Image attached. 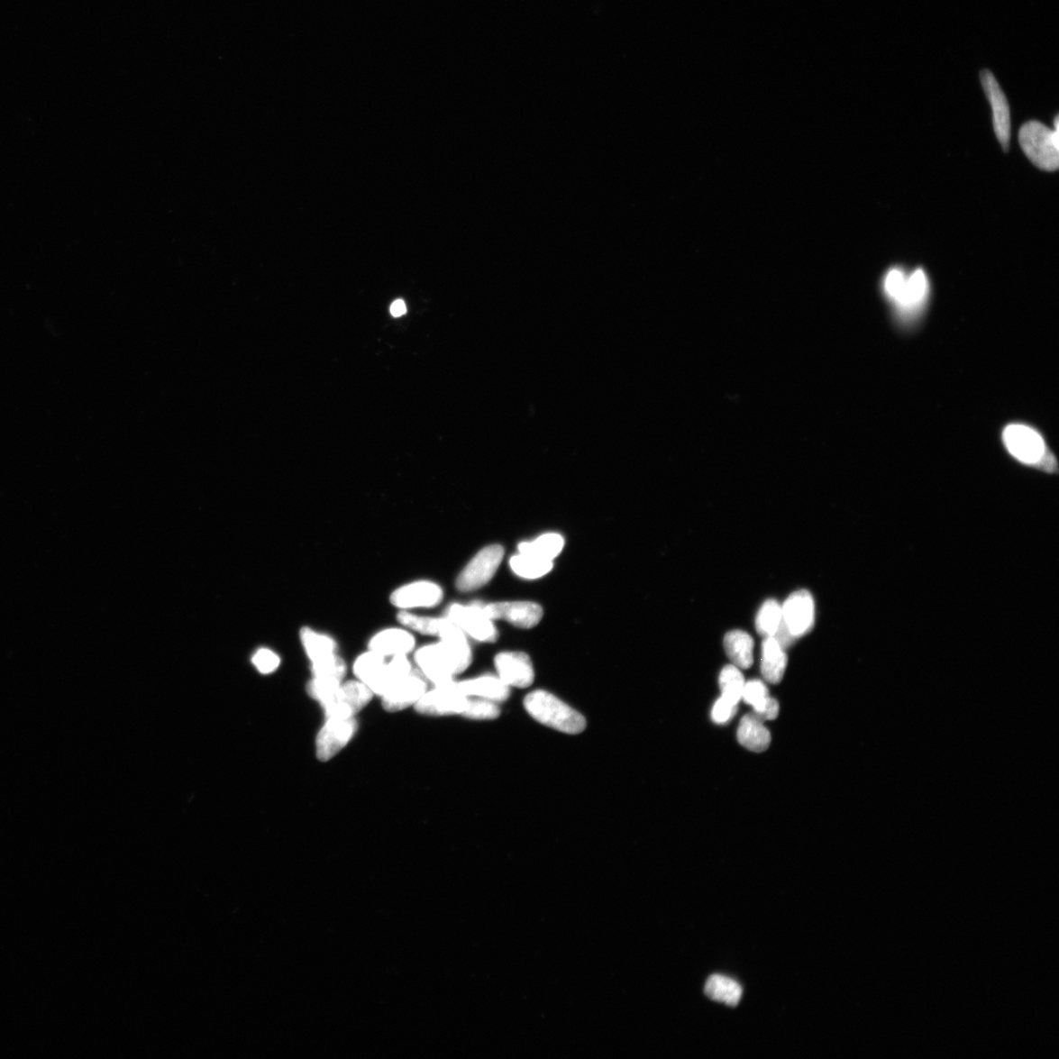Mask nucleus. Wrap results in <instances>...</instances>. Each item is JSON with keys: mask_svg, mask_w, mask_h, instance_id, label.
Listing matches in <instances>:
<instances>
[{"mask_svg": "<svg viewBox=\"0 0 1059 1059\" xmlns=\"http://www.w3.org/2000/svg\"><path fill=\"white\" fill-rule=\"evenodd\" d=\"M771 698L766 685L761 680H751L744 683L742 698L753 708L754 713L760 712Z\"/></svg>", "mask_w": 1059, "mask_h": 1059, "instance_id": "f704fd0d", "label": "nucleus"}, {"mask_svg": "<svg viewBox=\"0 0 1059 1059\" xmlns=\"http://www.w3.org/2000/svg\"><path fill=\"white\" fill-rule=\"evenodd\" d=\"M495 664L498 678L509 688L525 689L534 682V668L526 653H501L496 656Z\"/></svg>", "mask_w": 1059, "mask_h": 1059, "instance_id": "2eb2a0df", "label": "nucleus"}, {"mask_svg": "<svg viewBox=\"0 0 1059 1059\" xmlns=\"http://www.w3.org/2000/svg\"><path fill=\"white\" fill-rule=\"evenodd\" d=\"M373 698L370 687L359 680H349L342 683L336 694L322 708L326 718H351L370 705Z\"/></svg>", "mask_w": 1059, "mask_h": 1059, "instance_id": "0eeeda50", "label": "nucleus"}, {"mask_svg": "<svg viewBox=\"0 0 1059 1059\" xmlns=\"http://www.w3.org/2000/svg\"><path fill=\"white\" fill-rule=\"evenodd\" d=\"M470 698L464 696L455 687L453 681L440 686H434L427 689L415 706V710L422 716L451 717L461 716L467 707Z\"/></svg>", "mask_w": 1059, "mask_h": 1059, "instance_id": "423d86ee", "label": "nucleus"}, {"mask_svg": "<svg viewBox=\"0 0 1059 1059\" xmlns=\"http://www.w3.org/2000/svg\"><path fill=\"white\" fill-rule=\"evenodd\" d=\"M783 623L782 606L775 599H767L758 610L755 628L764 638L774 637Z\"/></svg>", "mask_w": 1059, "mask_h": 1059, "instance_id": "cd10ccee", "label": "nucleus"}, {"mask_svg": "<svg viewBox=\"0 0 1059 1059\" xmlns=\"http://www.w3.org/2000/svg\"><path fill=\"white\" fill-rule=\"evenodd\" d=\"M499 715L500 709L497 702L484 698H470L462 717L473 720H493L498 718Z\"/></svg>", "mask_w": 1059, "mask_h": 1059, "instance_id": "72a5a7b5", "label": "nucleus"}, {"mask_svg": "<svg viewBox=\"0 0 1059 1059\" xmlns=\"http://www.w3.org/2000/svg\"><path fill=\"white\" fill-rule=\"evenodd\" d=\"M505 550L499 544L486 546L468 563L456 580V588L461 592H473L487 585L496 575L503 561Z\"/></svg>", "mask_w": 1059, "mask_h": 1059, "instance_id": "20e7f679", "label": "nucleus"}, {"mask_svg": "<svg viewBox=\"0 0 1059 1059\" xmlns=\"http://www.w3.org/2000/svg\"><path fill=\"white\" fill-rule=\"evenodd\" d=\"M442 587L431 581H415L397 588L391 596L394 607L403 609L432 608L442 603Z\"/></svg>", "mask_w": 1059, "mask_h": 1059, "instance_id": "f8f14e48", "label": "nucleus"}, {"mask_svg": "<svg viewBox=\"0 0 1059 1059\" xmlns=\"http://www.w3.org/2000/svg\"><path fill=\"white\" fill-rule=\"evenodd\" d=\"M252 662L261 673L270 674L280 665L281 661L275 653L262 649L254 654Z\"/></svg>", "mask_w": 1059, "mask_h": 1059, "instance_id": "c9c22d12", "label": "nucleus"}, {"mask_svg": "<svg viewBox=\"0 0 1059 1059\" xmlns=\"http://www.w3.org/2000/svg\"><path fill=\"white\" fill-rule=\"evenodd\" d=\"M407 308L404 300L397 299L391 306V314L394 317H400L406 314Z\"/></svg>", "mask_w": 1059, "mask_h": 1059, "instance_id": "ea45409f", "label": "nucleus"}, {"mask_svg": "<svg viewBox=\"0 0 1059 1059\" xmlns=\"http://www.w3.org/2000/svg\"><path fill=\"white\" fill-rule=\"evenodd\" d=\"M300 640H302L305 651L311 663L325 660L327 657L336 654L338 648L337 643L328 634L305 627L300 631Z\"/></svg>", "mask_w": 1059, "mask_h": 1059, "instance_id": "393cba45", "label": "nucleus"}, {"mask_svg": "<svg viewBox=\"0 0 1059 1059\" xmlns=\"http://www.w3.org/2000/svg\"><path fill=\"white\" fill-rule=\"evenodd\" d=\"M485 615L492 620H505L519 628L530 629L537 626L543 618V608L530 601H508L482 605Z\"/></svg>", "mask_w": 1059, "mask_h": 1059, "instance_id": "ddd939ff", "label": "nucleus"}, {"mask_svg": "<svg viewBox=\"0 0 1059 1059\" xmlns=\"http://www.w3.org/2000/svg\"><path fill=\"white\" fill-rule=\"evenodd\" d=\"M414 669L407 655L389 657L384 671L377 681L370 687L374 696L382 697L389 689L394 687L401 679L409 675Z\"/></svg>", "mask_w": 1059, "mask_h": 1059, "instance_id": "5701e85b", "label": "nucleus"}, {"mask_svg": "<svg viewBox=\"0 0 1059 1059\" xmlns=\"http://www.w3.org/2000/svg\"><path fill=\"white\" fill-rule=\"evenodd\" d=\"M415 661L419 672L434 686L448 684L456 676L440 642L421 646L415 651Z\"/></svg>", "mask_w": 1059, "mask_h": 1059, "instance_id": "9d476101", "label": "nucleus"}, {"mask_svg": "<svg viewBox=\"0 0 1059 1059\" xmlns=\"http://www.w3.org/2000/svg\"><path fill=\"white\" fill-rule=\"evenodd\" d=\"M448 617H431L415 615L407 610L400 611L397 621L405 628L426 635L440 634Z\"/></svg>", "mask_w": 1059, "mask_h": 1059, "instance_id": "c85d7f7f", "label": "nucleus"}, {"mask_svg": "<svg viewBox=\"0 0 1059 1059\" xmlns=\"http://www.w3.org/2000/svg\"><path fill=\"white\" fill-rule=\"evenodd\" d=\"M564 539L559 534H545L537 540L519 544L521 554L537 557V559L552 561L562 552Z\"/></svg>", "mask_w": 1059, "mask_h": 1059, "instance_id": "a878e982", "label": "nucleus"}, {"mask_svg": "<svg viewBox=\"0 0 1059 1059\" xmlns=\"http://www.w3.org/2000/svg\"><path fill=\"white\" fill-rule=\"evenodd\" d=\"M359 723L351 718H326L315 740V753L318 760L327 762L339 754L354 738Z\"/></svg>", "mask_w": 1059, "mask_h": 1059, "instance_id": "39448f33", "label": "nucleus"}, {"mask_svg": "<svg viewBox=\"0 0 1059 1059\" xmlns=\"http://www.w3.org/2000/svg\"><path fill=\"white\" fill-rule=\"evenodd\" d=\"M744 683L740 668L734 664L726 665L722 669L719 676L721 697L738 706L742 699Z\"/></svg>", "mask_w": 1059, "mask_h": 1059, "instance_id": "c756f323", "label": "nucleus"}, {"mask_svg": "<svg viewBox=\"0 0 1059 1059\" xmlns=\"http://www.w3.org/2000/svg\"><path fill=\"white\" fill-rule=\"evenodd\" d=\"M754 715L758 718H761L763 722L766 720L776 719L779 715L778 701L773 698H769V700L766 702V705L764 706V708L760 712L754 713Z\"/></svg>", "mask_w": 1059, "mask_h": 1059, "instance_id": "58836bf2", "label": "nucleus"}, {"mask_svg": "<svg viewBox=\"0 0 1059 1059\" xmlns=\"http://www.w3.org/2000/svg\"><path fill=\"white\" fill-rule=\"evenodd\" d=\"M738 741L745 749L754 753H762L771 743V732L764 726L763 721L754 713L744 716L738 728Z\"/></svg>", "mask_w": 1059, "mask_h": 1059, "instance_id": "412c9836", "label": "nucleus"}, {"mask_svg": "<svg viewBox=\"0 0 1059 1059\" xmlns=\"http://www.w3.org/2000/svg\"><path fill=\"white\" fill-rule=\"evenodd\" d=\"M737 709V705L721 697L712 708L711 718L717 724H726L735 717Z\"/></svg>", "mask_w": 1059, "mask_h": 1059, "instance_id": "e433bc0d", "label": "nucleus"}, {"mask_svg": "<svg viewBox=\"0 0 1059 1059\" xmlns=\"http://www.w3.org/2000/svg\"><path fill=\"white\" fill-rule=\"evenodd\" d=\"M455 687L468 698H479L495 702L505 701L510 695V688L498 677L481 676L456 682Z\"/></svg>", "mask_w": 1059, "mask_h": 1059, "instance_id": "6ab92c4d", "label": "nucleus"}, {"mask_svg": "<svg viewBox=\"0 0 1059 1059\" xmlns=\"http://www.w3.org/2000/svg\"><path fill=\"white\" fill-rule=\"evenodd\" d=\"M783 621L797 640L808 634L816 622V604L808 589L791 594L782 606Z\"/></svg>", "mask_w": 1059, "mask_h": 1059, "instance_id": "1a4fd4ad", "label": "nucleus"}, {"mask_svg": "<svg viewBox=\"0 0 1059 1059\" xmlns=\"http://www.w3.org/2000/svg\"><path fill=\"white\" fill-rule=\"evenodd\" d=\"M524 707L534 720L556 731L577 735L586 729L587 721L581 713L545 690L528 694Z\"/></svg>", "mask_w": 1059, "mask_h": 1059, "instance_id": "f257e3e1", "label": "nucleus"}, {"mask_svg": "<svg viewBox=\"0 0 1059 1059\" xmlns=\"http://www.w3.org/2000/svg\"><path fill=\"white\" fill-rule=\"evenodd\" d=\"M754 642L743 630H732L724 637V649L735 666L749 669L753 663Z\"/></svg>", "mask_w": 1059, "mask_h": 1059, "instance_id": "4be33fe9", "label": "nucleus"}, {"mask_svg": "<svg viewBox=\"0 0 1059 1059\" xmlns=\"http://www.w3.org/2000/svg\"><path fill=\"white\" fill-rule=\"evenodd\" d=\"M438 638L449 656L455 675L464 672L472 662L471 646L465 633L448 617Z\"/></svg>", "mask_w": 1059, "mask_h": 1059, "instance_id": "dca6fc26", "label": "nucleus"}, {"mask_svg": "<svg viewBox=\"0 0 1059 1059\" xmlns=\"http://www.w3.org/2000/svg\"><path fill=\"white\" fill-rule=\"evenodd\" d=\"M416 648V639L408 629L388 628L376 633L368 644V649L382 656L408 655Z\"/></svg>", "mask_w": 1059, "mask_h": 1059, "instance_id": "a211bd4d", "label": "nucleus"}, {"mask_svg": "<svg viewBox=\"0 0 1059 1059\" xmlns=\"http://www.w3.org/2000/svg\"><path fill=\"white\" fill-rule=\"evenodd\" d=\"M386 662V657L370 650L356 657L352 672L356 680L370 688L381 676Z\"/></svg>", "mask_w": 1059, "mask_h": 1059, "instance_id": "bb28decb", "label": "nucleus"}, {"mask_svg": "<svg viewBox=\"0 0 1059 1059\" xmlns=\"http://www.w3.org/2000/svg\"><path fill=\"white\" fill-rule=\"evenodd\" d=\"M342 682L339 680L312 677L307 684L306 692L323 707L336 694Z\"/></svg>", "mask_w": 1059, "mask_h": 1059, "instance_id": "473e14b6", "label": "nucleus"}, {"mask_svg": "<svg viewBox=\"0 0 1059 1059\" xmlns=\"http://www.w3.org/2000/svg\"><path fill=\"white\" fill-rule=\"evenodd\" d=\"M347 663L337 653L325 660L311 663V673L314 677L339 680L344 681L347 675Z\"/></svg>", "mask_w": 1059, "mask_h": 1059, "instance_id": "2f4dec72", "label": "nucleus"}, {"mask_svg": "<svg viewBox=\"0 0 1059 1059\" xmlns=\"http://www.w3.org/2000/svg\"><path fill=\"white\" fill-rule=\"evenodd\" d=\"M906 277L907 276L904 271H901L900 269H895L888 272L884 282V289L888 298H890L891 302H895V299L899 294L902 284H904L906 280Z\"/></svg>", "mask_w": 1059, "mask_h": 1059, "instance_id": "4c0bfd02", "label": "nucleus"}, {"mask_svg": "<svg viewBox=\"0 0 1059 1059\" xmlns=\"http://www.w3.org/2000/svg\"><path fill=\"white\" fill-rule=\"evenodd\" d=\"M1009 452L1021 463L1040 466L1046 471L1056 468L1054 457L1047 451L1042 434L1023 424H1010L1002 433Z\"/></svg>", "mask_w": 1059, "mask_h": 1059, "instance_id": "f03ea898", "label": "nucleus"}, {"mask_svg": "<svg viewBox=\"0 0 1059 1059\" xmlns=\"http://www.w3.org/2000/svg\"><path fill=\"white\" fill-rule=\"evenodd\" d=\"M511 570L518 576L526 579L541 578L552 570V561H545L537 557L521 554L512 557Z\"/></svg>", "mask_w": 1059, "mask_h": 1059, "instance_id": "7c9ffc66", "label": "nucleus"}, {"mask_svg": "<svg viewBox=\"0 0 1059 1059\" xmlns=\"http://www.w3.org/2000/svg\"><path fill=\"white\" fill-rule=\"evenodd\" d=\"M928 280L921 269L914 271L906 277L894 305L899 311V315L906 317L916 316L924 306L928 295Z\"/></svg>", "mask_w": 1059, "mask_h": 1059, "instance_id": "f3484780", "label": "nucleus"}, {"mask_svg": "<svg viewBox=\"0 0 1059 1059\" xmlns=\"http://www.w3.org/2000/svg\"><path fill=\"white\" fill-rule=\"evenodd\" d=\"M1054 126V132L1038 121H1030L1019 132V142L1027 158L1040 169L1050 172L1059 165L1058 116Z\"/></svg>", "mask_w": 1059, "mask_h": 1059, "instance_id": "7ed1b4c3", "label": "nucleus"}, {"mask_svg": "<svg viewBox=\"0 0 1059 1059\" xmlns=\"http://www.w3.org/2000/svg\"><path fill=\"white\" fill-rule=\"evenodd\" d=\"M705 993L712 1000L737 1007L743 996V988L728 977L712 975L708 980Z\"/></svg>", "mask_w": 1059, "mask_h": 1059, "instance_id": "b1692460", "label": "nucleus"}, {"mask_svg": "<svg viewBox=\"0 0 1059 1059\" xmlns=\"http://www.w3.org/2000/svg\"><path fill=\"white\" fill-rule=\"evenodd\" d=\"M788 664L786 650L775 638H764L762 643V673L767 683L782 681Z\"/></svg>", "mask_w": 1059, "mask_h": 1059, "instance_id": "aec40b11", "label": "nucleus"}, {"mask_svg": "<svg viewBox=\"0 0 1059 1059\" xmlns=\"http://www.w3.org/2000/svg\"><path fill=\"white\" fill-rule=\"evenodd\" d=\"M980 78L986 96L991 104V109H993V121L997 138L1003 151H1008L1010 141V113L1007 96L1003 94L995 76L991 71L983 70L980 73Z\"/></svg>", "mask_w": 1059, "mask_h": 1059, "instance_id": "9b49d317", "label": "nucleus"}, {"mask_svg": "<svg viewBox=\"0 0 1059 1059\" xmlns=\"http://www.w3.org/2000/svg\"><path fill=\"white\" fill-rule=\"evenodd\" d=\"M427 689V680L420 672L412 671L381 697L382 707L388 712L403 711L415 707Z\"/></svg>", "mask_w": 1059, "mask_h": 1059, "instance_id": "4468645a", "label": "nucleus"}, {"mask_svg": "<svg viewBox=\"0 0 1059 1059\" xmlns=\"http://www.w3.org/2000/svg\"><path fill=\"white\" fill-rule=\"evenodd\" d=\"M447 616L465 634L470 635L478 642L493 643L498 637L493 620L485 615L481 603L470 606L453 604L448 608Z\"/></svg>", "mask_w": 1059, "mask_h": 1059, "instance_id": "6e6552de", "label": "nucleus"}]
</instances>
